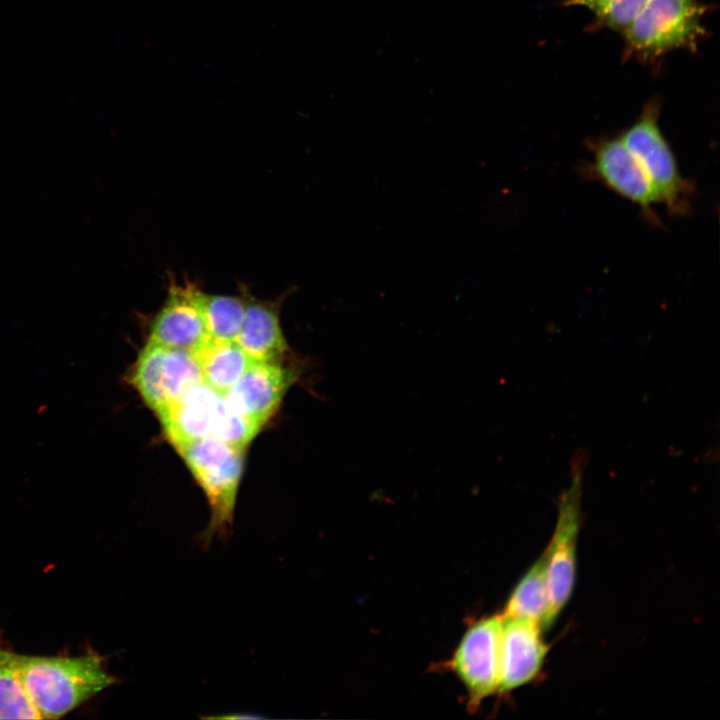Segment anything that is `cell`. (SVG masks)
Segmentation results:
<instances>
[{
    "label": "cell",
    "mask_w": 720,
    "mask_h": 720,
    "mask_svg": "<svg viewBox=\"0 0 720 720\" xmlns=\"http://www.w3.org/2000/svg\"><path fill=\"white\" fill-rule=\"evenodd\" d=\"M20 681L42 719H57L117 682L104 657L17 654Z\"/></svg>",
    "instance_id": "6da1fadb"
},
{
    "label": "cell",
    "mask_w": 720,
    "mask_h": 720,
    "mask_svg": "<svg viewBox=\"0 0 720 720\" xmlns=\"http://www.w3.org/2000/svg\"><path fill=\"white\" fill-rule=\"evenodd\" d=\"M202 487L211 509L207 528L200 536L206 547L214 538L231 535L237 491L243 468V448L205 436L175 447Z\"/></svg>",
    "instance_id": "7a4b0ae2"
},
{
    "label": "cell",
    "mask_w": 720,
    "mask_h": 720,
    "mask_svg": "<svg viewBox=\"0 0 720 720\" xmlns=\"http://www.w3.org/2000/svg\"><path fill=\"white\" fill-rule=\"evenodd\" d=\"M700 0H647L622 34L624 57L651 61L676 50L696 51L707 34Z\"/></svg>",
    "instance_id": "3957f363"
},
{
    "label": "cell",
    "mask_w": 720,
    "mask_h": 720,
    "mask_svg": "<svg viewBox=\"0 0 720 720\" xmlns=\"http://www.w3.org/2000/svg\"><path fill=\"white\" fill-rule=\"evenodd\" d=\"M661 103L650 100L619 137L646 173L659 203L671 215L691 209L693 185L681 174L675 154L659 126Z\"/></svg>",
    "instance_id": "277c9868"
},
{
    "label": "cell",
    "mask_w": 720,
    "mask_h": 720,
    "mask_svg": "<svg viewBox=\"0 0 720 720\" xmlns=\"http://www.w3.org/2000/svg\"><path fill=\"white\" fill-rule=\"evenodd\" d=\"M588 455L579 449L571 461V482L559 497L558 518L550 544L544 552L549 628L569 601L575 584L576 546L580 525L582 476Z\"/></svg>",
    "instance_id": "5b68a950"
},
{
    "label": "cell",
    "mask_w": 720,
    "mask_h": 720,
    "mask_svg": "<svg viewBox=\"0 0 720 720\" xmlns=\"http://www.w3.org/2000/svg\"><path fill=\"white\" fill-rule=\"evenodd\" d=\"M129 380L157 414L204 381L192 353L149 341L140 351Z\"/></svg>",
    "instance_id": "8992f818"
},
{
    "label": "cell",
    "mask_w": 720,
    "mask_h": 720,
    "mask_svg": "<svg viewBox=\"0 0 720 720\" xmlns=\"http://www.w3.org/2000/svg\"><path fill=\"white\" fill-rule=\"evenodd\" d=\"M501 624V614L474 622L448 662L466 689L471 708L498 691Z\"/></svg>",
    "instance_id": "52a82bcc"
},
{
    "label": "cell",
    "mask_w": 720,
    "mask_h": 720,
    "mask_svg": "<svg viewBox=\"0 0 720 720\" xmlns=\"http://www.w3.org/2000/svg\"><path fill=\"white\" fill-rule=\"evenodd\" d=\"M591 161L585 174L619 196L637 205L648 221L658 223L654 206L660 204L637 159L619 136L602 137L589 143Z\"/></svg>",
    "instance_id": "ba28073f"
},
{
    "label": "cell",
    "mask_w": 720,
    "mask_h": 720,
    "mask_svg": "<svg viewBox=\"0 0 720 720\" xmlns=\"http://www.w3.org/2000/svg\"><path fill=\"white\" fill-rule=\"evenodd\" d=\"M201 289L193 282L169 279L166 300L150 326L148 341L194 354L211 336L199 304Z\"/></svg>",
    "instance_id": "9c48e42d"
},
{
    "label": "cell",
    "mask_w": 720,
    "mask_h": 720,
    "mask_svg": "<svg viewBox=\"0 0 720 720\" xmlns=\"http://www.w3.org/2000/svg\"><path fill=\"white\" fill-rule=\"evenodd\" d=\"M541 630L540 625L530 620L502 616L499 692L519 688L540 672L549 649Z\"/></svg>",
    "instance_id": "30bf717a"
},
{
    "label": "cell",
    "mask_w": 720,
    "mask_h": 720,
    "mask_svg": "<svg viewBox=\"0 0 720 720\" xmlns=\"http://www.w3.org/2000/svg\"><path fill=\"white\" fill-rule=\"evenodd\" d=\"M290 380L277 361H253L223 395L234 411L261 427L277 409Z\"/></svg>",
    "instance_id": "8fae6325"
},
{
    "label": "cell",
    "mask_w": 720,
    "mask_h": 720,
    "mask_svg": "<svg viewBox=\"0 0 720 720\" xmlns=\"http://www.w3.org/2000/svg\"><path fill=\"white\" fill-rule=\"evenodd\" d=\"M223 394L202 381L158 413L164 431L176 447L211 436Z\"/></svg>",
    "instance_id": "7c38bea8"
},
{
    "label": "cell",
    "mask_w": 720,
    "mask_h": 720,
    "mask_svg": "<svg viewBox=\"0 0 720 720\" xmlns=\"http://www.w3.org/2000/svg\"><path fill=\"white\" fill-rule=\"evenodd\" d=\"M245 298V314L236 343L254 361H277L287 350L281 330V300H260L240 286Z\"/></svg>",
    "instance_id": "4fadbf2b"
},
{
    "label": "cell",
    "mask_w": 720,
    "mask_h": 720,
    "mask_svg": "<svg viewBox=\"0 0 720 720\" xmlns=\"http://www.w3.org/2000/svg\"><path fill=\"white\" fill-rule=\"evenodd\" d=\"M204 381L221 394H225L254 361L236 341L213 339L194 354Z\"/></svg>",
    "instance_id": "5bb4252c"
},
{
    "label": "cell",
    "mask_w": 720,
    "mask_h": 720,
    "mask_svg": "<svg viewBox=\"0 0 720 720\" xmlns=\"http://www.w3.org/2000/svg\"><path fill=\"white\" fill-rule=\"evenodd\" d=\"M547 611L546 561L543 553L513 589L502 616L527 619L544 629Z\"/></svg>",
    "instance_id": "9a60e30c"
},
{
    "label": "cell",
    "mask_w": 720,
    "mask_h": 720,
    "mask_svg": "<svg viewBox=\"0 0 720 720\" xmlns=\"http://www.w3.org/2000/svg\"><path fill=\"white\" fill-rule=\"evenodd\" d=\"M199 304L206 328L213 339L235 341L245 314V298L240 290L237 296L216 295L200 291Z\"/></svg>",
    "instance_id": "2e32d148"
},
{
    "label": "cell",
    "mask_w": 720,
    "mask_h": 720,
    "mask_svg": "<svg viewBox=\"0 0 720 720\" xmlns=\"http://www.w3.org/2000/svg\"><path fill=\"white\" fill-rule=\"evenodd\" d=\"M0 719H42L17 671V653L0 641Z\"/></svg>",
    "instance_id": "e0dca14e"
},
{
    "label": "cell",
    "mask_w": 720,
    "mask_h": 720,
    "mask_svg": "<svg viewBox=\"0 0 720 720\" xmlns=\"http://www.w3.org/2000/svg\"><path fill=\"white\" fill-rule=\"evenodd\" d=\"M647 0H566L565 6L587 8L600 28L623 34Z\"/></svg>",
    "instance_id": "ac0fdd59"
},
{
    "label": "cell",
    "mask_w": 720,
    "mask_h": 720,
    "mask_svg": "<svg viewBox=\"0 0 720 720\" xmlns=\"http://www.w3.org/2000/svg\"><path fill=\"white\" fill-rule=\"evenodd\" d=\"M261 427L234 411L224 395L211 436L238 448H245Z\"/></svg>",
    "instance_id": "d6986e66"
}]
</instances>
